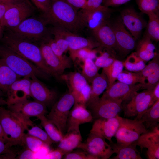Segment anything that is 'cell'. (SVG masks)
<instances>
[{
    "label": "cell",
    "mask_w": 159,
    "mask_h": 159,
    "mask_svg": "<svg viewBox=\"0 0 159 159\" xmlns=\"http://www.w3.org/2000/svg\"><path fill=\"white\" fill-rule=\"evenodd\" d=\"M3 29V35L0 43L33 63L49 76L55 77L46 65L39 46L35 43L18 36L9 29Z\"/></svg>",
    "instance_id": "6da1fadb"
},
{
    "label": "cell",
    "mask_w": 159,
    "mask_h": 159,
    "mask_svg": "<svg viewBox=\"0 0 159 159\" xmlns=\"http://www.w3.org/2000/svg\"><path fill=\"white\" fill-rule=\"evenodd\" d=\"M41 16L47 24L61 26L75 33L84 27L77 10L67 0H51L49 10Z\"/></svg>",
    "instance_id": "7a4b0ae2"
},
{
    "label": "cell",
    "mask_w": 159,
    "mask_h": 159,
    "mask_svg": "<svg viewBox=\"0 0 159 159\" xmlns=\"http://www.w3.org/2000/svg\"><path fill=\"white\" fill-rule=\"evenodd\" d=\"M0 58L15 73L20 77L34 74L38 78L49 76L31 62L0 43Z\"/></svg>",
    "instance_id": "3957f363"
},
{
    "label": "cell",
    "mask_w": 159,
    "mask_h": 159,
    "mask_svg": "<svg viewBox=\"0 0 159 159\" xmlns=\"http://www.w3.org/2000/svg\"><path fill=\"white\" fill-rule=\"evenodd\" d=\"M47 23L40 17L27 18L16 27L6 28L18 36L37 44L46 42L51 34Z\"/></svg>",
    "instance_id": "277c9868"
},
{
    "label": "cell",
    "mask_w": 159,
    "mask_h": 159,
    "mask_svg": "<svg viewBox=\"0 0 159 159\" xmlns=\"http://www.w3.org/2000/svg\"><path fill=\"white\" fill-rule=\"evenodd\" d=\"M0 124L11 147L22 145L27 126L26 122L11 111L0 107Z\"/></svg>",
    "instance_id": "5b68a950"
},
{
    "label": "cell",
    "mask_w": 159,
    "mask_h": 159,
    "mask_svg": "<svg viewBox=\"0 0 159 159\" xmlns=\"http://www.w3.org/2000/svg\"><path fill=\"white\" fill-rule=\"evenodd\" d=\"M153 90L145 89L137 92L122 102L124 117H135L140 120L145 111L154 103L153 100Z\"/></svg>",
    "instance_id": "8992f818"
},
{
    "label": "cell",
    "mask_w": 159,
    "mask_h": 159,
    "mask_svg": "<svg viewBox=\"0 0 159 159\" xmlns=\"http://www.w3.org/2000/svg\"><path fill=\"white\" fill-rule=\"evenodd\" d=\"M75 103L73 95L69 91L63 95L53 104L50 112L45 116L57 127L64 136L66 130L69 112Z\"/></svg>",
    "instance_id": "52a82bcc"
},
{
    "label": "cell",
    "mask_w": 159,
    "mask_h": 159,
    "mask_svg": "<svg viewBox=\"0 0 159 159\" xmlns=\"http://www.w3.org/2000/svg\"><path fill=\"white\" fill-rule=\"evenodd\" d=\"M120 124L114 136L117 143L130 144L135 143L140 135L148 130L140 120H132L119 115Z\"/></svg>",
    "instance_id": "ba28073f"
},
{
    "label": "cell",
    "mask_w": 159,
    "mask_h": 159,
    "mask_svg": "<svg viewBox=\"0 0 159 159\" xmlns=\"http://www.w3.org/2000/svg\"><path fill=\"white\" fill-rule=\"evenodd\" d=\"M61 77L66 82L69 92L74 97V104L86 105L90 97V87L82 73L77 72H71L67 74L62 75Z\"/></svg>",
    "instance_id": "9c48e42d"
},
{
    "label": "cell",
    "mask_w": 159,
    "mask_h": 159,
    "mask_svg": "<svg viewBox=\"0 0 159 159\" xmlns=\"http://www.w3.org/2000/svg\"><path fill=\"white\" fill-rule=\"evenodd\" d=\"M7 108L23 120L28 126L33 124L30 119L31 117L45 115L48 112L46 105L35 100L31 101L27 99L7 105Z\"/></svg>",
    "instance_id": "30bf717a"
},
{
    "label": "cell",
    "mask_w": 159,
    "mask_h": 159,
    "mask_svg": "<svg viewBox=\"0 0 159 159\" xmlns=\"http://www.w3.org/2000/svg\"><path fill=\"white\" fill-rule=\"evenodd\" d=\"M77 148L84 150L96 159H107L114 153L110 145L106 142L104 138L91 132L86 140L82 142Z\"/></svg>",
    "instance_id": "8fae6325"
},
{
    "label": "cell",
    "mask_w": 159,
    "mask_h": 159,
    "mask_svg": "<svg viewBox=\"0 0 159 159\" xmlns=\"http://www.w3.org/2000/svg\"><path fill=\"white\" fill-rule=\"evenodd\" d=\"M122 102L102 97L86 106L89 108L93 119L109 118L116 116L122 110Z\"/></svg>",
    "instance_id": "7c38bea8"
},
{
    "label": "cell",
    "mask_w": 159,
    "mask_h": 159,
    "mask_svg": "<svg viewBox=\"0 0 159 159\" xmlns=\"http://www.w3.org/2000/svg\"><path fill=\"white\" fill-rule=\"evenodd\" d=\"M49 29L51 34H58L66 40L69 52L85 48L93 49L100 46L97 41L79 36L59 26L54 25Z\"/></svg>",
    "instance_id": "4fadbf2b"
},
{
    "label": "cell",
    "mask_w": 159,
    "mask_h": 159,
    "mask_svg": "<svg viewBox=\"0 0 159 159\" xmlns=\"http://www.w3.org/2000/svg\"><path fill=\"white\" fill-rule=\"evenodd\" d=\"M39 47L46 65L54 73L55 77L61 76L65 69L70 68L72 64L70 58L67 57L64 59L59 57L46 42L41 43Z\"/></svg>",
    "instance_id": "5bb4252c"
},
{
    "label": "cell",
    "mask_w": 159,
    "mask_h": 159,
    "mask_svg": "<svg viewBox=\"0 0 159 159\" xmlns=\"http://www.w3.org/2000/svg\"><path fill=\"white\" fill-rule=\"evenodd\" d=\"M141 151L147 149L146 154L149 159H159V125L142 133L136 142Z\"/></svg>",
    "instance_id": "9a60e30c"
},
{
    "label": "cell",
    "mask_w": 159,
    "mask_h": 159,
    "mask_svg": "<svg viewBox=\"0 0 159 159\" xmlns=\"http://www.w3.org/2000/svg\"><path fill=\"white\" fill-rule=\"evenodd\" d=\"M30 78V97L47 107L53 105L57 97L56 93L48 88L34 75H32Z\"/></svg>",
    "instance_id": "2e32d148"
},
{
    "label": "cell",
    "mask_w": 159,
    "mask_h": 159,
    "mask_svg": "<svg viewBox=\"0 0 159 159\" xmlns=\"http://www.w3.org/2000/svg\"><path fill=\"white\" fill-rule=\"evenodd\" d=\"M111 25L115 37L117 50L124 55L127 54L135 47L136 40L126 29L121 19Z\"/></svg>",
    "instance_id": "e0dca14e"
},
{
    "label": "cell",
    "mask_w": 159,
    "mask_h": 159,
    "mask_svg": "<svg viewBox=\"0 0 159 159\" xmlns=\"http://www.w3.org/2000/svg\"><path fill=\"white\" fill-rule=\"evenodd\" d=\"M93 117L90 111L86 105L76 104L70 110L66 125L67 132L80 131L79 126L83 124L92 122Z\"/></svg>",
    "instance_id": "ac0fdd59"
},
{
    "label": "cell",
    "mask_w": 159,
    "mask_h": 159,
    "mask_svg": "<svg viewBox=\"0 0 159 159\" xmlns=\"http://www.w3.org/2000/svg\"><path fill=\"white\" fill-rule=\"evenodd\" d=\"M31 76H25L11 84L6 93L7 105L12 104L27 99L30 97Z\"/></svg>",
    "instance_id": "d6986e66"
},
{
    "label": "cell",
    "mask_w": 159,
    "mask_h": 159,
    "mask_svg": "<svg viewBox=\"0 0 159 159\" xmlns=\"http://www.w3.org/2000/svg\"><path fill=\"white\" fill-rule=\"evenodd\" d=\"M122 23L136 39L140 37L146 23L140 14L132 8H126L121 12Z\"/></svg>",
    "instance_id": "ffe728a7"
},
{
    "label": "cell",
    "mask_w": 159,
    "mask_h": 159,
    "mask_svg": "<svg viewBox=\"0 0 159 159\" xmlns=\"http://www.w3.org/2000/svg\"><path fill=\"white\" fill-rule=\"evenodd\" d=\"M141 89H143L141 84L129 85L118 81L115 82L110 87L106 89L102 97L123 101Z\"/></svg>",
    "instance_id": "44dd1931"
},
{
    "label": "cell",
    "mask_w": 159,
    "mask_h": 159,
    "mask_svg": "<svg viewBox=\"0 0 159 159\" xmlns=\"http://www.w3.org/2000/svg\"><path fill=\"white\" fill-rule=\"evenodd\" d=\"M119 124V115L111 118L97 119L95 121L90 132L103 137L110 143H112V138L114 137Z\"/></svg>",
    "instance_id": "7402d4cb"
},
{
    "label": "cell",
    "mask_w": 159,
    "mask_h": 159,
    "mask_svg": "<svg viewBox=\"0 0 159 159\" xmlns=\"http://www.w3.org/2000/svg\"><path fill=\"white\" fill-rule=\"evenodd\" d=\"M106 22L92 31L97 41L101 47L117 50L114 32L112 26Z\"/></svg>",
    "instance_id": "603a6c76"
},
{
    "label": "cell",
    "mask_w": 159,
    "mask_h": 159,
    "mask_svg": "<svg viewBox=\"0 0 159 159\" xmlns=\"http://www.w3.org/2000/svg\"><path fill=\"white\" fill-rule=\"evenodd\" d=\"M144 68L139 72L144 80L143 89L152 90L159 82V60L157 54Z\"/></svg>",
    "instance_id": "cb8c5ba5"
},
{
    "label": "cell",
    "mask_w": 159,
    "mask_h": 159,
    "mask_svg": "<svg viewBox=\"0 0 159 159\" xmlns=\"http://www.w3.org/2000/svg\"><path fill=\"white\" fill-rule=\"evenodd\" d=\"M111 13L109 7L101 5L91 12L84 22L85 26H87L92 31L108 22Z\"/></svg>",
    "instance_id": "d4e9b609"
},
{
    "label": "cell",
    "mask_w": 159,
    "mask_h": 159,
    "mask_svg": "<svg viewBox=\"0 0 159 159\" xmlns=\"http://www.w3.org/2000/svg\"><path fill=\"white\" fill-rule=\"evenodd\" d=\"M114 153L116 156L112 159H142L140 153L136 148V143L130 144H123L110 143Z\"/></svg>",
    "instance_id": "484cf974"
},
{
    "label": "cell",
    "mask_w": 159,
    "mask_h": 159,
    "mask_svg": "<svg viewBox=\"0 0 159 159\" xmlns=\"http://www.w3.org/2000/svg\"><path fill=\"white\" fill-rule=\"evenodd\" d=\"M91 83L90 96L86 105L98 99L108 87V79L103 69L101 74H98L93 79Z\"/></svg>",
    "instance_id": "4316f807"
},
{
    "label": "cell",
    "mask_w": 159,
    "mask_h": 159,
    "mask_svg": "<svg viewBox=\"0 0 159 159\" xmlns=\"http://www.w3.org/2000/svg\"><path fill=\"white\" fill-rule=\"evenodd\" d=\"M82 137L80 131H73L67 132L59 142L57 148L66 154L77 148L82 142Z\"/></svg>",
    "instance_id": "83f0119b"
},
{
    "label": "cell",
    "mask_w": 159,
    "mask_h": 159,
    "mask_svg": "<svg viewBox=\"0 0 159 159\" xmlns=\"http://www.w3.org/2000/svg\"><path fill=\"white\" fill-rule=\"evenodd\" d=\"M20 77L0 58V88L4 93H6L9 86Z\"/></svg>",
    "instance_id": "f1b7e54d"
},
{
    "label": "cell",
    "mask_w": 159,
    "mask_h": 159,
    "mask_svg": "<svg viewBox=\"0 0 159 159\" xmlns=\"http://www.w3.org/2000/svg\"><path fill=\"white\" fill-rule=\"evenodd\" d=\"M140 120L147 130L159 125V99L145 111Z\"/></svg>",
    "instance_id": "f546056e"
},
{
    "label": "cell",
    "mask_w": 159,
    "mask_h": 159,
    "mask_svg": "<svg viewBox=\"0 0 159 159\" xmlns=\"http://www.w3.org/2000/svg\"><path fill=\"white\" fill-rule=\"evenodd\" d=\"M33 9L34 8L28 0H24L14 4L0 20V26L2 27L8 19Z\"/></svg>",
    "instance_id": "4dcf8cb0"
},
{
    "label": "cell",
    "mask_w": 159,
    "mask_h": 159,
    "mask_svg": "<svg viewBox=\"0 0 159 159\" xmlns=\"http://www.w3.org/2000/svg\"><path fill=\"white\" fill-rule=\"evenodd\" d=\"M37 117L40 120L41 125L44 128L53 143H59L64 136L56 125L47 118L45 115H41Z\"/></svg>",
    "instance_id": "1f68e13d"
},
{
    "label": "cell",
    "mask_w": 159,
    "mask_h": 159,
    "mask_svg": "<svg viewBox=\"0 0 159 159\" xmlns=\"http://www.w3.org/2000/svg\"><path fill=\"white\" fill-rule=\"evenodd\" d=\"M25 145L27 148L37 153L44 149L48 152L50 150L47 145L39 139L25 133L22 140V145Z\"/></svg>",
    "instance_id": "d6a6232c"
},
{
    "label": "cell",
    "mask_w": 159,
    "mask_h": 159,
    "mask_svg": "<svg viewBox=\"0 0 159 159\" xmlns=\"http://www.w3.org/2000/svg\"><path fill=\"white\" fill-rule=\"evenodd\" d=\"M124 67L122 62L116 59L110 65L103 68L108 82L107 89L110 87L117 80L118 76L123 71Z\"/></svg>",
    "instance_id": "836d02e7"
},
{
    "label": "cell",
    "mask_w": 159,
    "mask_h": 159,
    "mask_svg": "<svg viewBox=\"0 0 159 159\" xmlns=\"http://www.w3.org/2000/svg\"><path fill=\"white\" fill-rule=\"evenodd\" d=\"M147 15L149 21L146 33L151 39L159 40V12L150 13Z\"/></svg>",
    "instance_id": "e575fe53"
},
{
    "label": "cell",
    "mask_w": 159,
    "mask_h": 159,
    "mask_svg": "<svg viewBox=\"0 0 159 159\" xmlns=\"http://www.w3.org/2000/svg\"><path fill=\"white\" fill-rule=\"evenodd\" d=\"M123 63L127 70L134 72L141 71L146 65L145 62L138 57L135 52L128 56Z\"/></svg>",
    "instance_id": "d590c367"
},
{
    "label": "cell",
    "mask_w": 159,
    "mask_h": 159,
    "mask_svg": "<svg viewBox=\"0 0 159 159\" xmlns=\"http://www.w3.org/2000/svg\"><path fill=\"white\" fill-rule=\"evenodd\" d=\"M117 80L119 82L129 85L144 84L143 78L139 72H132L123 70L118 76Z\"/></svg>",
    "instance_id": "8d00e7d4"
},
{
    "label": "cell",
    "mask_w": 159,
    "mask_h": 159,
    "mask_svg": "<svg viewBox=\"0 0 159 159\" xmlns=\"http://www.w3.org/2000/svg\"><path fill=\"white\" fill-rule=\"evenodd\" d=\"M83 62L82 74L87 82L91 83L93 79L99 74L98 71L99 68L91 58H87Z\"/></svg>",
    "instance_id": "74e56055"
},
{
    "label": "cell",
    "mask_w": 159,
    "mask_h": 159,
    "mask_svg": "<svg viewBox=\"0 0 159 159\" xmlns=\"http://www.w3.org/2000/svg\"><path fill=\"white\" fill-rule=\"evenodd\" d=\"M107 50L103 52L100 51V55L96 58L95 63L99 68H104L109 67L116 59L114 50L108 49Z\"/></svg>",
    "instance_id": "f35d334b"
},
{
    "label": "cell",
    "mask_w": 159,
    "mask_h": 159,
    "mask_svg": "<svg viewBox=\"0 0 159 159\" xmlns=\"http://www.w3.org/2000/svg\"><path fill=\"white\" fill-rule=\"evenodd\" d=\"M139 9L147 15L159 12V0H135Z\"/></svg>",
    "instance_id": "ab89813d"
},
{
    "label": "cell",
    "mask_w": 159,
    "mask_h": 159,
    "mask_svg": "<svg viewBox=\"0 0 159 159\" xmlns=\"http://www.w3.org/2000/svg\"><path fill=\"white\" fill-rule=\"evenodd\" d=\"M97 53L96 50L87 48L69 52L70 57L72 60H74L77 58L82 62L88 58L92 59L96 58Z\"/></svg>",
    "instance_id": "60d3db41"
},
{
    "label": "cell",
    "mask_w": 159,
    "mask_h": 159,
    "mask_svg": "<svg viewBox=\"0 0 159 159\" xmlns=\"http://www.w3.org/2000/svg\"><path fill=\"white\" fill-rule=\"evenodd\" d=\"M104 0H87L85 7L78 12L82 23L88 15L92 11L101 5Z\"/></svg>",
    "instance_id": "b9f144b4"
},
{
    "label": "cell",
    "mask_w": 159,
    "mask_h": 159,
    "mask_svg": "<svg viewBox=\"0 0 159 159\" xmlns=\"http://www.w3.org/2000/svg\"><path fill=\"white\" fill-rule=\"evenodd\" d=\"M31 126V128L26 129L27 133L39 139L49 147L51 145L53 142L45 131L36 125H33Z\"/></svg>",
    "instance_id": "7bdbcfd3"
},
{
    "label": "cell",
    "mask_w": 159,
    "mask_h": 159,
    "mask_svg": "<svg viewBox=\"0 0 159 159\" xmlns=\"http://www.w3.org/2000/svg\"><path fill=\"white\" fill-rule=\"evenodd\" d=\"M34 11V9L29 10L8 19L4 23L2 27L10 28L16 27L26 19L30 17Z\"/></svg>",
    "instance_id": "ee69618b"
},
{
    "label": "cell",
    "mask_w": 159,
    "mask_h": 159,
    "mask_svg": "<svg viewBox=\"0 0 159 159\" xmlns=\"http://www.w3.org/2000/svg\"><path fill=\"white\" fill-rule=\"evenodd\" d=\"M63 158L65 159H96L94 157L81 149L67 153Z\"/></svg>",
    "instance_id": "f6af8a7d"
},
{
    "label": "cell",
    "mask_w": 159,
    "mask_h": 159,
    "mask_svg": "<svg viewBox=\"0 0 159 159\" xmlns=\"http://www.w3.org/2000/svg\"><path fill=\"white\" fill-rule=\"evenodd\" d=\"M151 39L150 37L146 33L139 42L137 47L151 52H155V47L151 42Z\"/></svg>",
    "instance_id": "bcb514c9"
},
{
    "label": "cell",
    "mask_w": 159,
    "mask_h": 159,
    "mask_svg": "<svg viewBox=\"0 0 159 159\" xmlns=\"http://www.w3.org/2000/svg\"><path fill=\"white\" fill-rule=\"evenodd\" d=\"M135 53L138 57L145 62L151 60L157 54L155 52H151L137 47Z\"/></svg>",
    "instance_id": "7dc6e473"
},
{
    "label": "cell",
    "mask_w": 159,
    "mask_h": 159,
    "mask_svg": "<svg viewBox=\"0 0 159 159\" xmlns=\"http://www.w3.org/2000/svg\"><path fill=\"white\" fill-rule=\"evenodd\" d=\"M36 7L43 13L47 12L51 6V0H31Z\"/></svg>",
    "instance_id": "c3c4849f"
},
{
    "label": "cell",
    "mask_w": 159,
    "mask_h": 159,
    "mask_svg": "<svg viewBox=\"0 0 159 159\" xmlns=\"http://www.w3.org/2000/svg\"><path fill=\"white\" fill-rule=\"evenodd\" d=\"M54 37L53 39L63 52L69 50V46L66 40L63 37L56 34H52Z\"/></svg>",
    "instance_id": "681fc988"
},
{
    "label": "cell",
    "mask_w": 159,
    "mask_h": 159,
    "mask_svg": "<svg viewBox=\"0 0 159 159\" xmlns=\"http://www.w3.org/2000/svg\"><path fill=\"white\" fill-rule=\"evenodd\" d=\"M66 153L63 151L57 148L49 150L46 154L45 158L60 159L63 158Z\"/></svg>",
    "instance_id": "f907efd6"
},
{
    "label": "cell",
    "mask_w": 159,
    "mask_h": 159,
    "mask_svg": "<svg viewBox=\"0 0 159 159\" xmlns=\"http://www.w3.org/2000/svg\"><path fill=\"white\" fill-rule=\"evenodd\" d=\"M37 153L27 148L22 151L16 156V159H35V155Z\"/></svg>",
    "instance_id": "816d5d0a"
},
{
    "label": "cell",
    "mask_w": 159,
    "mask_h": 159,
    "mask_svg": "<svg viewBox=\"0 0 159 159\" xmlns=\"http://www.w3.org/2000/svg\"><path fill=\"white\" fill-rule=\"evenodd\" d=\"M130 0H104V6L107 7L115 6L124 4Z\"/></svg>",
    "instance_id": "f5cc1de1"
},
{
    "label": "cell",
    "mask_w": 159,
    "mask_h": 159,
    "mask_svg": "<svg viewBox=\"0 0 159 159\" xmlns=\"http://www.w3.org/2000/svg\"><path fill=\"white\" fill-rule=\"evenodd\" d=\"M14 4L0 1V20L3 17L6 11Z\"/></svg>",
    "instance_id": "db71d44e"
},
{
    "label": "cell",
    "mask_w": 159,
    "mask_h": 159,
    "mask_svg": "<svg viewBox=\"0 0 159 159\" xmlns=\"http://www.w3.org/2000/svg\"><path fill=\"white\" fill-rule=\"evenodd\" d=\"M76 9H83L86 4L87 0H67Z\"/></svg>",
    "instance_id": "11a10c76"
},
{
    "label": "cell",
    "mask_w": 159,
    "mask_h": 159,
    "mask_svg": "<svg viewBox=\"0 0 159 159\" xmlns=\"http://www.w3.org/2000/svg\"><path fill=\"white\" fill-rule=\"evenodd\" d=\"M11 147L0 140V155L4 153L14 152L10 148Z\"/></svg>",
    "instance_id": "9f6ffc18"
},
{
    "label": "cell",
    "mask_w": 159,
    "mask_h": 159,
    "mask_svg": "<svg viewBox=\"0 0 159 159\" xmlns=\"http://www.w3.org/2000/svg\"><path fill=\"white\" fill-rule=\"evenodd\" d=\"M152 97L154 103L159 99V82L156 85L153 90Z\"/></svg>",
    "instance_id": "6f0895ef"
},
{
    "label": "cell",
    "mask_w": 159,
    "mask_h": 159,
    "mask_svg": "<svg viewBox=\"0 0 159 159\" xmlns=\"http://www.w3.org/2000/svg\"><path fill=\"white\" fill-rule=\"evenodd\" d=\"M16 155L14 152L6 153L0 155V159H16Z\"/></svg>",
    "instance_id": "680465c9"
},
{
    "label": "cell",
    "mask_w": 159,
    "mask_h": 159,
    "mask_svg": "<svg viewBox=\"0 0 159 159\" xmlns=\"http://www.w3.org/2000/svg\"><path fill=\"white\" fill-rule=\"evenodd\" d=\"M0 140L4 143L8 144L9 145L8 141L5 135L2 127L0 124Z\"/></svg>",
    "instance_id": "91938a15"
},
{
    "label": "cell",
    "mask_w": 159,
    "mask_h": 159,
    "mask_svg": "<svg viewBox=\"0 0 159 159\" xmlns=\"http://www.w3.org/2000/svg\"><path fill=\"white\" fill-rule=\"evenodd\" d=\"M2 1L10 3L12 4H15L18 3L24 0H1Z\"/></svg>",
    "instance_id": "94428289"
},
{
    "label": "cell",
    "mask_w": 159,
    "mask_h": 159,
    "mask_svg": "<svg viewBox=\"0 0 159 159\" xmlns=\"http://www.w3.org/2000/svg\"><path fill=\"white\" fill-rule=\"evenodd\" d=\"M6 100L4 99L2 97H0V107L5 105H7Z\"/></svg>",
    "instance_id": "6125c7cd"
},
{
    "label": "cell",
    "mask_w": 159,
    "mask_h": 159,
    "mask_svg": "<svg viewBox=\"0 0 159 159\" xmlns=\"http://www.w3.org/2000/svg\"><path fill=\"white\" fill-rule=\"evenodd\" d=\"M3 28L0 26V40L1 39L3 36Z\"/></svg>",
    "instance_id": "be15d7a7"
},
{
    "label": "cell",
    "mask_w": 159,
    "mask_h": 159,
    "mask_svg": "<svg viewBox=\"0 0 159 159\" xmlns=\"http://www.w3.org/2000/svg\"><path fill=\"white\" fill-rule=\"evenodd\" d=\"M4 95V92H2L0 88V97H2Z\"/></svg>",
    "instance_id": "e7e4bbea"
},
{
    "label": "cell",
    "mask_w": 159,
    "mask_h": 159,
    "mask_svg": "<svg viewBox=\"0 0 159 159\" xmlns=\"http://www.w3.org/2000/svg\"><path fill=\"white\" fill-rule=\"evenodd\" d=\"M0 1H1V0H0Z\"/></svg>",
    "instance_id": "03108f58"
}]
</instances>
